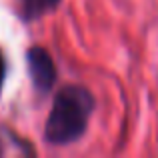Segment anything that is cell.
Masks as SVG:
<instances>
[{
	"label": "cell",
	"mask_w": 158,
	"mask_h": 158,
	"mask_svg": "<svg viewBox=\"0 0 158 158\" xmlns=\"http://www.w3.org/2000/svg\"><path fill=\"white\" fill-rule=\"evenodd\" d=\"M28 70H30L32 82L38 90H48L54 84V78H56V68H54V62L44 48L34 46L28 50Z\"/></svg>",
	"instance_id": "cell-2"
},
{
	"label": "cell",
	"mask_w": 158,
	"mask_h": 158,
	"mask_svg": "<svg viewBox=\"0 0 158 158\" xmlns=\"http://www.w3.org/2000/svg\"><path fill=\"white\" fill-rule=\"evenodd\" d=\"M92 108L94 100L86 88L66 86L60 90L46 120V140L50 144H70L78 140L86 130Z\"/></svg>",
	"instance_id": "cell-1"
},
{
	"label": "cell",
	"mask_w": 158,
	"mask_h": 158,
	"mask_svg": "<svg viewBox=\"0 0 158 158\" xmlns=\"http://www.w3.org/2000/svg\"><path fill=\"white\" fill-rule=\"evenodd\" d=\"M2 82H4V60L0 56V88H2Z\"/></svg>",
	"instance_id": "cell-3"
}]
</instances>
